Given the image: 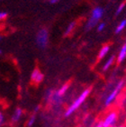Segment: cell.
<instances>
[{
    "label": "cell",
    "mask_w": 126,
    "mask_h": 127,
    "mask_svg": "<svg viewBox=\"0 0 126 127\" xmlns=\"http://www.w3.org/2000/svg\"><path fill=\"white\" fill-rule=\"evenodd\" d=\"M90 92H91V89H90V88H87V89H85L82 93L78 95V97L76 98L75 100L73 101L72 104H71V105L67 108V110H66V112H65L66 117H68V116H70L71 115H73V114L85 103V101L87 100V98L88 97V95H89Z\"/></svg>",
    "instance_id": "6da1fadb"
},
{
    "label": "cell",
    "mask_w": 126,
    "mask_h": 127,
    "mask_svg": "<svg viewBox=\"0 0 126 127\" xmlns=\"http://www.w3.org/2000/svg\"><path fill=\"white\" fill-rule=\"evenodd\" d=\"M103 15H104V9L102 7H100V6L94 7L91 13V16H90L89 20L87 21V25H86L87 30H91L95 25H97L99 20L102 18Z\"/></svg>",
    "instance_id": "7a4b0ae2"
},
{
    "label": "cell",
    "mask_w": 126,
    "mask_h": 127,
    "mask_svg": "<svg viewBox=\"0 0 126 127\" xmlns=\"http://www.w3.org/2000/svg\"><path fill=\"white\" fill-rule=\"evenodd\" d=\"M124 84H125V81H124V79H120V80L117 82L115 88L110 92V94L107 95L106 99L104 101V105H105V106H109L115 100V98L117 97V95H118L119 94H120V92L123 90V88H124Z\"/></svg>",
    "instance_id": "3957f363"
},
{
    "label": "cell",
    "mask_w": 126,
    "mask_h": 127,
    "mask_svg": "<svg viewBox=\"0 0 126 127\" xmlns=\"http://www.w3.org/2000/svg\"><path fill=\"white\" fill-rule=\"evenodd\" d=\"M49 42V32L46 28H41L36 34V43L41 48H46Z\"/></svg>",
    "instance_id": "277c9868"
},
{
    "label": "cell",
    "mask_w": 126,
    "mask_h": 127,
    "mask_svg": "<svg viewBox=\"0 0 126 127\" xmlns=\"http://www.w3.org/2000/svg\"><path fill=\"white\" fill-rule=\"evenodd\" d=\"M68 88H69V84H64L59 88L58 90L53 91V94H52V96H51V101H56V102H59L60 99L65 95V94L68 92Z\"/></svg>",
    "instance_id": "5b68a950"
},
{
    "label": "cell",
    "mask_w": 126,
    "mask_h": 127,
    "mask_svg": "<svg viewBox=\"0 0 126 127\" xmlns=\"http://www.w3.org/2000/svg\"><path fill=\"white\" fill-rule=\"evenodd\" d=\"M117 118H118L117 113L115 112L109 113L106 115V117L102 121L103 127H114V125H115V123L117 121Z\"/></svg>",
    "instance_id": "8992f818"
},
{
    "label": "cell",
    "mask_w": 126,
    "mask_h": 127,
    "mask_svg": "<svg viewBox=\"0 0 126 127\" xmlns=\"http://www.w3.org/2000/svg\"><path fill=\"white\" fill-rule=\"evenodd\" d=\"M43 74L40 70L39 68H35L32 72V75H31V81L32 82L33 84L35 85H38L41 82V81L43 80Z\"/></svg>",
    "instance_id": "52a82bcc"
},
{
    "label": "cell",
    "mask_w": 126,
    "mask_h": 127,
    "mask_svg": "<svg viewBox=\"0 0 126 127\" xmlns=\"http://www.w3.org/2000/svg\"><path fill=\"white\" fill-rule=\"evenodd\" d=\"M23 114H24V111H23L22 108H21V107H17L16 109L15 110V112H14V114H13L12 118H11L12 122L13 123L18 122V121L21 119V117H22Z\"/></svg>",
    "instance_id": "ba28073f"
},
{
    "label": "cell",
    "mask_w": 126,
    "mask_h": 127,
    "mask_svg": "<svg viewBox=\"0 0 126 127\" xmlns=\"http://www.w3.org/2000/svg\"><path fill=\"white\" fill-rule=\"evenodd\" d=\"M114 61H115V56H114V55H113V56L110 57L109 59L104 62V64L103 65L102 70L104 71V72H105V71H107L108 69H110V68L113 66V64H114Z\"/></svg>",
    "instance_id": "9c48e42d"
},
{
    "label": "cell",
    "mask_w": 126,
    "mask_h": 127,
    "mask_svg": "<svg viewBox=\"0 0 126 127\" xmlns=\"http://www.w3.org/2000/svg\"><path fill=\"white\" fill-rule=\"evenodd\" d=\"M109 51H110V45L109 44H105V45H104V46L101 48V50L99 51V53H98V59L99 60L104 59V57L108 54Z\"/></svg>",
    "instance_id": "30bf717a"
},
{
    "label": "cell",
    "mask_w": 126,
    "mask_h": 127,
    "mask_svg": "<svg viewBox=\"0 0 126 127\" xmlns=\"http://www.w3.org/2000/svg\"><path fill=\"white\" fill-rule=\"evenodd\" d=\"M125 58H126V44H124L122 46L120 51H119V54L118 56H117V61H118L119 63H122L125 60Z\"/></svg>",
    "instance_id": "8fae6325"
},
{
    "label": "cell",
    "mask_w": 126,
    "mask_h": 127,
    "mask_svg": "<svg viewBox=\"0 0 126 127\" xmlns=\"http://www.w3.org/2000/svg\"><path fill=\"white\" fill-rule=\"evenodd\" d=\"M75 27H76V23L75 22H71L70 24L67 26V29H66L64 35H65V36H68L69 34H71L73 31H74V29H75Z\"/></svg>",
    "instance_id": "7c38bea8"
},
{
    "label": "cell",
    "mask_w": 126,
    "mask_h": 127,
    "mask_svg": "<svg viewBox=\"0 0 126 127\" xmlns=\"http://www.w3.org/2000/svg\"><path fill=\"white\" fill-rule=\"evenodd\" d=\"M125 26H126V20L125 19L122 20L121 22H120V24L117 25L116 29H115V33H121L124 30Z\"/></svg>",
    "instance_id": "4fadbf2b"
},
{
    "label": "cell",
    "mask_w": 126,
    "mask_h": 127,
    "mask_svg": "<svg viewBox=\"0 0 126 127\" xmlns=\"http://www.w3.org/2000/svg\"><path fill=\"white\" fill-rule=\"evenodd\" d=\"M35 122H36V114H32V115L30 116V118L28 119V121H27V126L28 127H32L33 126V125L35 124Z\"/></svg>",
    "instance_id": "5bb4252c"
},
{
    "label": "cell",
    "mask_w": 126,
    "mask_h": 127,
    "mask_svg": "<svg viewBox=\"0 0 126 127\" xmlns=\"http://www.w3.org/2000/svg\"><path fill=\"white\" fill-rule=\"evenodd\" d=\"M124 8H125V3H122L121 5H119L118 7H117L116 12H115V15H119L120 14H122V12H123V11L124 10Z\"/></svg>",
    "instance_id": "9a60e30c"
},
{
    "label": "cell",
    "mask_w": 126,
    "mask_h": 127,
    "mask_svg": "<svg viewBox=\"0 0 126 127\" xmlns=\"http://www.w3.org/2000/svg\"><path fill=\"white\" fill-rule=\"evenodd\" d=\"M105 28V23H99L97 24V32H103Z\"/></svg>",
    "instance_id": "2e32d148"
},
{
    "label": "cell",
    "mask_w": 126,
    "mask_h": 127,
    "mask_svg": "<svg viewBox=\"0 0 126 127\" xmlns=\"http://www.w3.org/2000/svg\"><path fill=\"white\" fill-rule=\"evenodd\" d=\"M5 115H4V114L0 111V127H2L3 125H5Z\"/></svg>",
    "instance_id": "e0dca14e"
},
{
    "label": "cell",
    "mask_w": 126,
    "mask_h": 127,
    "mask_svg": "<svg viewBox=\"0 0 126 127\" xmlns=\"http://www.w3.org/2000/svg\"><path fill=\"white\" fill-rule=\"evenodd\" d=\"M7 16V13L6 12H0V21L5 20Z\"/></svg>",
    "instance_id": "ac0fdd59"
},
{
    "label": "cell",
    "mask_w": 126,
    "mask_h": 127,
    "mask_svg": "<svg viewBox=\"0 0 126 127\" xmlns=\"http://www.w3.org/2000/svg\"><path fill=\"white\" fill-rule=\"evenodd\" d=\"M49 2H50V4L54 5V4H57L59 2V0H49Z\"/></svg>",
    "instance_id": "d6986e66"
},
{
    "label": "cell",
    "mask_w": 126,
    "mask_h": 127,
    "mask_svg": "<svg viewBox=\"0 0 126 127\" xmlns=\"http://www.w3.org/2000/svg\"><path fill=\"white\" fill-rule=\"evenodd\" d=\"M94 127H103L102 122H99V123H98V124H96V125H94Z\"/></svg>",
    "instance_id": "ffe728a7"
},
{
    "label": "cell",
    "mask_w": 126,
    "mask_h": 127,
    "mask_svg": "<svg viewBox=\"0 0 126 127\" xmlns=\"http://www.w3.org/2000/svg\"><path fill=\"white\" fill-rule=\"evenodd\" d=\"M39 110H40V106L38 105V106H36V107L34 108V114H36V113L38 112Z\"/></svg>",
    "instance_id": "44dd1931"
},
{
    "label": "cell",
    "mask_w": 126,
    "mask_h": 127,
    "mask_svg": "<svg viewBox=\"0 0 126 127\" xmlns=\"http://www.w3.org/2000/svg\"><path fill=\"white\" fill-rule=\"evenodd\" d=\"M1 41H2V36L0 35V42H1Z\"/></svg>",
    "instance_id": "7402d4cb"
},
{
    "label": "cell",
    "mask_w": 126,
    "mask_h": 127,
    "mask_svg": "<svg viewBox=\"0 0 126 127\" xmlns=\"http://www.w3.org/2000/svg\"><path fill=\"white\" fill-rule=\"evenodd\" d=\"M118 127H125L124 125H120V126H118Z\"/></svg>",
    "instance_id": "603a6c76"
},
{
    "label": "cell",
    "mask_w": 126,
    "mask_h": 127,
    "mask_svg": "<svg viewBox=\"0 0 126 127\" xmlns=\"http://www.w3.org/2000/svg\"><path fill=\"white\" fill-rule=\"evenodd\" d=\"M1 53H2V51H1V50H0V54H1Z\"/></svg>",
    "instance_id": "cb8c5ba5"
}]
</instances>
